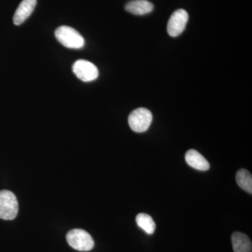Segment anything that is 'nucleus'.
I'll list each match as a JSON object with an SVG mask.
<instances>
[{
    "mask_svg": "<svg viewBox=\"0 0 252 252\" xmlns=\"http://www.w3.org/2000/svg\"><path fill=\"white\" fill-rule=\"evenodd\" d=\"M236 182L239 187L248 193H252V177L245 169H241L236 174Z\"/></svg>",
    "mask_w": 252,
    "mask_h": 252,
    "instance_id": "12",
    "label": "nucleus"
},
{
    "mask_svg": "<svg viewBox=\"0 0 252 252\" xmlns=\"http://www.w3.org/2000/svg\"><path fill=\"white\" fill-rule=\"evenodd\" d=\"M18 212V203L14 193L10 190H0V219L14 220Z\"/></svg>",
    "mask_w": 252,
    "mask_h": 252,
    "instance_id": "2",
    "label": "nucleus"
},
{
    "mask_svg": "<svg viewBox=\"0 0 252 252\" xmlns=\"http://www.w3.org/2000/svg\"><path fill=\"white\" fill-rule=\"evenodd\" d=\"M136 222L139 227L147 234H154L156 230V223L150 215L140 213L136 217Z\"/></svg>",
    "mask_w": 252,
    "mask_h": 252,
    "instance_id": "11",
    "label": "nucleus"
},
{
    "mask_svg": "<svg viewBox=\"0 0 252 252\" xmlns=\"http://www.w3.org/2000/svg\"><path fill=\"white\" fill-rule=\"evenodd\" d=\"M185 159L189 165L196 170L205 171L210 168V163L207 159L194 149H190L187 152Z\"/></svg>",
    "mask_w": 252,
    "mask_h": 252,
    "instance_id": "8",
    "label": "nucleus"
},
{
    "mask_svg": "<svg viewBox=\"0 0 252 252\" xmlns=\"http://www.w3.org/2000/svg\"><path fill=\"white\" fill-rule=\"evenodd\" d=\"M125 9L130 14L142 16L152 12L154 5L147 0H133L126 5Z\"/></svg>",
    "mask_w": 252,
    "mask_h": 252,
    "instance_id": "9",
    "label": "nucleus"
},
{
    "mask_svg": "<svg viewBox=\"0 0 252 252\" xmlns=\"http://www.w3.org/2000/svg\"><path fill=\"white\" fill-rule=\"evenodd\" d=\"M57 40L68 49H81L85 45V40L79 32L69 26H63L55 31Z\"/></svg>",
    "mask_w": 252,
    "mask_h": 252,
    "instance_id": "1",
    "label": "nucleus"
},
{
    "mask_svg": "<svg viewBox=\"0 0 252 252\" xmlns=\"http://www.w3.org/2000/svg\"><path fill=\"white\" fill-rule=\"evenodd\" d=\"M232 245L234 252H252V244L248 235L235 232L231 237Z\"/></svg>",
    "mask_w": 252,
    "mask_h": 252,
    "instance_id": "10",
    "label": "nucleus"
},
{
    "mask_svg": "<svg viewBox=\"0 0 252 252\" xmlns=\"http://www.w3.org/2000/svg\"><path fill=\"white\" fill-rule=\"evenodd\" d=\"M72 70L78 79L84 82H91L97 79L99 76L98 69L94 63L79 60L73 64Z\"/></svg>",
    "mask_w": 252,
    "mask_h": 252,
    "instance_id": "5",
    "label": "nucleus"
},
{
    "mask_svg": "<svg viewBox=\"0 0 252 252\" xmlns=\"http://www.w3.org/2000/svg\"><path fill=\"white\" fill-rule=\"evenodd\" d=\"M36 0H23L16 9L14 16V23L16 26L24 23L34 11Z\"/></svg>",
    "mask_w": 252,
    "mask_h": 252,
    "instance_id": "7",
    "label": "nucleus"
},
{
    "mask_svg": "<svg viewBox=\"0 0 252 252\" xmlns=\"http://www.w3.org/2000/svg\"><path fill=\"white\" fill-rule=\"evenodd\" d=\"M66 238L67 243L78 251L89 252L94 248V239L86 230H71L68 232Z\"/></svg>",
    "mask_w": 252,
    "mask_h": 252,
    "instance_id": "3",
    "label": "nucleus"
},
{
    "mask_svg": "<svg viewBox=\"0 0 252 252\" xmlns=\"http://www.w3.org/2000/svg\"><path fill=\"white\" fill-rule=\"evenodd\" d=\"M189 21V14L185 9L175 11L167 23V32L172 37L180 35L185 31Z\"/></svg>",
    "mask_w": 252,
    "mask_h": 252,
    "instance_id": "6",
    "label": "nucleus"
},
{
    "mask_svg": "<svg viewBox=\"0 0 252 252\" xmlns=\"http://www.w3.org/2000/svg\"><path fill=\"white\" fill-rule=\"evenodd\" d=\"M153 116L149 109L140 107L132 111L128 117V124L134 132H144L152 124Z\"/></svg>",
    "mask_w": 252,
    "mask_h": 252,
    "instance_id": "4",
    "label": "nucleus"
}]
</instances>
